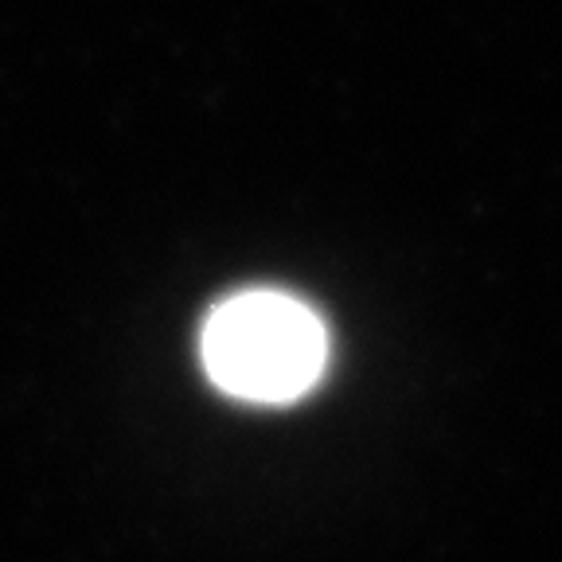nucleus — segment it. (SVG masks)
Wrapping results in <instances>:
<instances>
[{
    "label": "nucleus",
    "mask_w": 562,
    "mask_h": 562,
    "mask_svg": "<svg viewBox=\"0 0 562 562\" xmlns=\"http://www.w3.org/2000/svg\"><path fill=\"white\" fill-rule=\"evenodd\" d=\"M207 375L235 398L293 403L308 395L328 363L321 316L278 290L235 293L203 328Z\"/></svg>",
    "instance_id": "obj_1"
}]
</instances>
